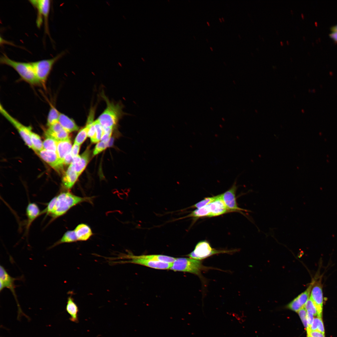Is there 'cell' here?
I'll return each mask as SVG.
<instances>
[{
  "label": "cell",
  "mask_w": 337,
  "mask_h": 337,
  "mask_svg": "<svg viewBox=\"0 0 337 337\" xmlns=\"http://www.w3.org/2000/svg\"><path fill=\"white\" fill-rule=\"evenodd\" d=\"M92 197H81L68 192H62L52 198L42 214L46 213L55 219L65 214L70 209L83 202L92 203Z\"/></svg>",
  "instance_id": "1"
},
{
  "label": "cell",
  "mask_w": 337,
  "mask_h": 337,
  "mask_svg": "<svg viewBox=\"0 0 337 337\" xmlns=\"http://www.w3.org/2000/svg\"><path fill=\"white\" fill-rule=\"evenodd\" d=\"M0 62L1 64L12 67L18 73L23 80L30 84L34 85H41L36 76L32 62H24L15 61L9 58L4 53H3L0 58Z\"/></svg>",
  "instance_id": "2"
},
{
  "label": "cell",
  "mask_w": 337,
  "mask_h": 337,
  "mask_svg": "<svg viewBox=\"0 0 337 337\" xmlns=\"http://www.w3.org/2000/svg\"><path fill=\"white\" fill-rule=\"evenodd\" d=\"M201 260L190 257L177 258L172 263L170 269L174 271L191 273L203 279L202 271L215 268L204 266Z\"/></svg>",
  "instance_id": "3"
},
{
  "label": "cell",
  "mask_w": 337,
  "mask_h": 337,
  "mask_svg": "<svg viewBox=\"0 0 337 337\" xmlns=\"http://www.w3.org/2000/svg\"><path fill=\"white\" fill-rule=\"evenodd\" d=\"M103 95L107 107L97 120L103 127L113 128L123 115L122 105L110 101L106 97Z\"/></svg>",
  "instance_id": "4"
},
{
  "label": "cell",
  "mask_w": 337,
  "mask_h": 337,
  "mask_svg": "<svg viewBox=\"0 0 337 337\" xmlns=\"http://www.w3.org/2000/svg\"><path fill=\"white\" fill-rule=\"evenodd\" d=\"M63 52L52 58L32 62L36 76L44 87L55 63L64 54Z\"/></svg>",
  "instance_id": "5"
},
{
  "label": "cell",
  "mask_w": 337,
  "mask_h": 337,
  "mask_svg": "<svg viewBox=\"0 0 337 337\" xmlns=\"http://www.w3.org/2000/svg\"><path fill=\"white\" fill-rule=\"evenodd\" d=\"M237 250H218L212 247L209 243L206 240L199 242L194 250L187 256L194 259L201 260L213 255L220 253L232 254Z\"/></svg>",
  "instance_id": "6"
},
{
  "label": "cell",
  "mask_w": 337,
  "mask_h": 337,
  "mask_svg": "<svg viewBox=\"0 0 337 337\" xmlns=\"http://www.w3.org/2000/svg\"><path fill=\"white\" fill-rule=\"evenodd\" d=\"M0 112L1 114L8 120L17 130L26 144L33 149L30 133L31 130L30 127H27L12 116L1 104Z\"/></svg>",
  "instance_id": "7"
},
{
  "label": "cell",
  "mask_w": 337,
  "mask_h": 337,
  "mask_svg": "<svg viewBox=\"0 0 337 337\" xmlns=\"http://www.w3.org/2000/svg\"><path fill=\"white\" fill-rule=\"evenodd\" d=\"M18 278L11 277L8 273L4 267L0 265V291L1 292L5 288H8L12 293L17 302L18 308V316L24 315L20 306L15 291V285L14 282Z\"/></svg>",
  "instance_id": "8"
},
{
  "label": "cell",
  "mask_w": 337,
  "mask_h": 337,
  "mask_svg": "<svg viewBox=\"0 0 337 337\" xmlns=\"http://www.w3.org/2000/svg\"><path fill=\"white\" fill-rule=\"evenodd\" d=\"M29 1L37 10V23L38 27H39L41 26L42 18H43L46 30L47 31L48 18L50 8L51 1L49 0H32Z\"/></svg>",
  "instance_id": "9"
},
{
  "label": "cell",
  "mask_w": 337,
  "mask_h": 337,
  "mask_svg": "<svg viewBox=\"0 0 337 337\" xmlns=\"http://www.w3.org/2000/svg\"><path fill=\"white\" fill-rule=\"evenodd\" d=\"M237 187L236 180L229 189L221 194L222 199L227 209L231 212L246 211L240 208L237 206L236 198V193Z\"/></svg>",
  "instance_id": "10"
},
{
  "label": "cell",
  "mask_w": 337,
  "mask_h": 337,
  "mask_svg": "<svg viewBox=\"0 0 337 337\" xmlns=\"http://www.w3.org/2000/svg\"><path fill=\"white\" fill-rule=\"evenodd\" d=\"M118 263H131L144 266L148 267L158 269H170L172 263L154 261L148 259L133 258L127 261H121L116 262Z\"/></svg>",
  "instance_id": "11"
},
{
  "label": "cell",
  "mask_w": 337,
  "mask_h": 337,
  "mask_svg": "<svg viewBox=\"0 0 337 337\" xmlns=\"http://www.w3.org/2000/svg\"><path fill=\"white\" fill-rule=\"evenodd\" d=\"M310 295V298L317 310V317L322 318L323 300L322 285L320 281L314 282Z\"/></svg>",
  "instance_id": "12"
},
{
  "label": "cell",
  "mask_w": 337,
  "mask_h": 337,
  "mask_svg": "<svg viewBox=\"0 0 337 337\" xmlns=\"http://www.w3.org/2000/svg\"><path fill=\"white\" fill-rule=\"evenodd\" d=\"M37 154L42 159L57 171L59 172L62 169L64 164L59 159L56 152L43 149Z\"/></svg>",
  "instance_id": "13"
},
{
  "label": "cell",
  "mask_w": 337,
  "mask_h": 337,
  "mask_svg": "<svg viewBox=\"0 0 337 337\" xmlns=\"http://www.w3.org/2000/svg\"><path fill=\"white\" fill-rule=\"evenodd\" d=\"M69 133L57 122L49 126L45 134L58 141L69 138Z\"/></svg>",
  "instance_id": "14"
},
{
  "label": "cell",
  "mask_w": 337,
  "mask_h": 337,
  "mask_svg": "<svg viewBox=\"0 0 337 337\" xmlns=\"http://www.w3.org/2000/svg\"><path fill=\"white\" fill-rule=\"evenodd\" d=\"M119 257L121 259H128L133 258H141L169 263H173L176 258L172 256L161 255L135 256L130 254L122 255Z\"/></svg>",
  "instance_id": "15"
},
{
  "label": "cell",
  "mask_w": 337,
  "mask_h": 337,
  "mask_svg": "<svg viewBox=\"0 0 337 337\" xmlns=\"http://www.w3.org/2000/svg\"><path fill=\"white\" fill-rule=\"evenodd\" d=\"M208 205L211 211V217L219 216L231 212L227 209L222 199L221 194H219L218 197L215 200L208 204Z\"/></svg>",
  "instance_id": "16"
},
{
  "label": "cell",
  "mask_w": 337,
  "mask_h": 337,
  "mask_svg": "<svg viewBox=\"0 0 337 337\" xmlns=\"http://www.w3.org/2000/svg\"><path fill=\"white\" fill-rule=\"evenodd\" d=\"M72 148V144L70 138L57 141L56 153L63 163L66 156L71 152Z\"/></svg>",
  "instance_id": "17"
},
{
  "label": "cell",
  "mask_w": 337,
  "mask_h": 337,
  "mask_svg": "<svg viewBox=\"0 0 337 337\" xmlns=\"http://www.w3.org/2000/svg\"><path fill=\"white\" fill-rule=\"evenodd\" d=\"M27 217L26 230L27 231L32 222L41 214L38 206L34 203H29L26 209Z\"/></svg>",
  "instance_id": "18"
},
{
  "label": "cell",
  "mask_w": 337,
  "mask_h": 337,
  "mask_svg": "<svg viewBox=\"0 0 337 337\" xmlns=\"http://www.w3.org/2000/svg\"><path fill=\"white\" fill-rule=\"evenodd\" d=\"M79 175L70 165L62 179V185L67 189L71 188Z\"/></svg>",
  "instance_id": "19"
},
{
  "label": "cell",
  "mask_w": 337,
  "mask_h": 337,
  "mask_svg": "<svg viewBox=\"0 0 337 337\" xmlns=\"http://www.w3.org/2000/svg\"><path fill=\"white\" fill-rule=\"evenodd\" d=\"M66 309V312L70 315V320L74 323H78V307L71 295L69 296L67 298Z\"/></svg>",
  "instance_id": "20"
},
{
  "label": "cell",
  "mask_w": 337,
  "mask_h": 337,
  "mask_svg": "<svg viewBox=\"0 0 337 337\" xmlns=\"http://www.w3.org/2000/svg\"><path fill=\"white\" fill-rule=\"evenodd\" d=\"M78 241H85L92 235V232L88 225L81 223L77 225L74 230Z\"/></svg>",
  "instance_id": "21"
},
{
  "label": "cell",
  "mask_w": 337,
  "mask_h": 337,
  "mask_svg": "<svg viewBox=\"0 0 337 337\" xmlns=\"http://www.w3.org/2000/svg\"><path fill=\"white\" fill-rule=\"evenodd\" d=\"M90 151L87 149L82 154L79 161L76 163L71 164L70 165L80 175L85 168L90 159Z\"/></svg>",
  "instance_id": "22"
},
{
  "label": "cell",
  "mask_w": 337,
  "mask_h": 337,
  "mask_svg": "<svg viewBox=\"0 0 337 337\" xmlns=\"http://www.w3.org/2000/svg\"><path fill=\"white\" fill-rule=\"evenodd\" d=\"M58 123L69 133L77 131L79 129V127L73 120L61 113H60Z\"/></svg>",
  "instance_id": "23"
},
{
  "label": "cell",
  "mask_w": 337,
  "mask_h": 337,
  "mask_svg": "<svg viewBox=\"0 0 337 337\" xmlns=\"http://www.w3.org/2000/svg\"><path fill=\"white\" fill-rule=\"evenodd\" d=\"M77 241L78 240L74 230L68 231L64 234L59 240L53 244L50 248H52L62 243H71Z\"/></svg>",
  "instance_id": "24"
},
{
  "label": "cell",
  "mask_w": 337,
  "mask_h": 337,
  "mask_svg": "<svg viewBox=\"0 0 337 337\" xmlns=\"http://www.w3.org/2000/svg\"><path fill=\"white\" fill-rule=\"evenodd\" d=\"M211 216L210 210L208 205H207L202 208H197L192 212L190 214L182 218L188 217H193L195 218L204 217H211Z\"/></svg>",
  "instance_id": "25"
},
{
  "label": "cell",
  "mask_w": 337,
  "mask_h": 337,
  "mask_svg": "<svg viewBox=\"0 0 337 337\" xmlns=\"http://www.w3.org/2000/svg\"><path fill=\"white\" fill-rule=\"evenodd\" d=\"M30 138L33 147V150L37 153L43 149V142L40 136L31 130L30 133Z\"/></svg>",
  "instance_id": "26"
},
{
  "label": "cell",
  "mask_w": 337,
  "mask_h": 337,
  "mask_svg": "<svg viewBox=\"0 0 337 337\" xmlns=\"http://www.w3.org/2000/svg\"><path fill=\"white\" fill-rule=\"evenodd\" d=\"M60 113L54 106L51 105L47 117V125L48 126L58 122Z\"/></svg>",
  "instance_id": "27"
},
{
  "label": "cell",
  "mask_w": 337,
  "mask_h": 337,
  "mask_svg": "<svg viewBox=\"0 0 337 337\" xmlns=\"http://www.w3.org/2000/svg\"><path fill=\"white\" fill-rule=\"evenodd\" d=\"M43 142V149L56 152L57 141L50 136L45 135Z\"/></svg>",
  "instance_id": "28"
},
{
  "label": "cell",
  "mask_w": 337,
  "mask_h": 337,
  "mask_svg": "<svg viewBox=\"0 0 337 337\" xmlns=\"http://www.w3.org/2000/svg\"><path fill=\"white\" fill-rule=\"evenodd\" d=\"M313 283L314 282H313L305 291L296 297L299 302L303 307H304L305 304L309 298L310 293Z\"/></svg>",
  "instance_id": "29"
},
{
  "label": "cell",
  "mask_w": 337,
  "mask_h": 337,
  "mask_svg": "<svg viewBox=\"0 0 337 337\" xmlns=\"http://www.w3.org/2000/svg\"><path fill=\"white\" fill-rule=\"evenodd\" d=\"M96 133L94 138L91 140L92 142L96 143L101 140L103 133V128L97 120L94 121Z\"/></svg>",
  "instance_id": "30"
},
{
  "label": "cell",
  "mask_w": 337,
  "mask_h": 337,
  "mask_svg": "<svg viewBox=\"0 0 337 337\" xmlns=\"http://www.w3.org/2000/svg\"><path fill=\"white\" fill-rule=\"evenodd\" d=\"M88 128L86 125L81 129L77 134L75 140V143L81 145L85 140L88 136Z\"/></svg>",
  "instance_id": "31"
},
{
  "label": "cell",
  "mask_w": 337,
  "mask_h": 337,
  "mask_svg": "<svg viewBox=\"0 0 337 337\" xmlns=\"http://www.w3.org/2000/svg\"><path fill=\"white\" fill-rule=\"evenodd\" d=\"M218 196V195L212 197H206L201 201L191 206L190 208H202L215 200Z\"/></svg>",
  "instance_id": "32"
},
{
  "label": "cell",
  "mask_w": 337,
  "mask_h": 337,
  "mask_svg": "<svg viewBox=\"0 0 337 337\" xmlns=\"http://www.w3.org/2000/svg\"><path fill=\"white\" fill-rule=\"evenodd\" d=\"M306 311L312 313L314 316L317 317L318 314L316 307L311 299L310 298L304 306Z\"/></svg>",
  "instance_id": "33"
},
{
  "label": "cell",
  "mask_w": 337,
  "mask_h": 337,
  "mask_svg": "<svg viewBox=\"0 0 337 337\" xmlns=\"http://www.w3.org/2000/svg\"><path fill=\"white\" fill-rule=\"evenodd\" d=\"M109 143H106L103 141L98 142L93 151L94 155L98 154L105 150L109 145Z\"/></svg>",
  "instance_id": "34"
},
{
  "label": "cell",
  "mask_w": 337,
  "mask_h": 337,
  "mask_svg": "<svg viewBox=\"0 0 337 337\" xmlns=\"http://www.w3.org/2000/svg\"><path fill=\"white\" fill-rule=\"evenodd\" d=\"M287 307L289 309L297 312L304 307L301 305L296 297L288 305Z\"/></svg>",
  "instance_id": "35"
},
{
  "label": "cell",
  "mask_w": 337,
  "mask_h": 337,
  "mask_svg": "<svg viewBox=\"0 0 337 337\" xmlns=\"http://www.w3.org/2000/svg\"><path fill=\"white\" fill-rule=\"evenodd\" d=\"M302 323L306 328L307 327V324L306 319L307 311L304 307L301 308L297 312Z\"/></svg>",
  "instance_id": "36"
},
{
  "label": "cell",
  "mask_w": 337,
  "mask_h": 337,
  "mask_svg": "<svg viewBox=\"0 0 337 337\" xmlns=\"http://www.w3.org/2000/svg\"><path fill=\"white\" fill-rule=\"evenodd\" d=\"M307 337H325L324 334L317 330L312 331L306 328Z\"/></svg>",
  "instance_id": "37"
},
{
  "label": "cell",
  "mask_w": 337,
  "mask_h": 337,
  "mask_svg": "<svg viewBox=\"0 0 337 337\" xmlns=\"http://www.w3.org/2000/svg\"><path fill=\"white\" fill-rule=\"evenodd\" d=\"M80 148V145L74 142L72 146L71 154L73 157L78 155Z\"/></svg>",
  "instance_id": "38"
},
{
  "label": "cell",
  "mask_w": 337,
  "mask_h": 337,
  "mask_svg": "<svg viewBox=\"0 0 337 337\" xmlns=\"http://www.w3.org/2000/svg\"><path fill=\"white\" fill-rule=\"evenodd\" d=\"M73 157L71 152L70 153L67 154L64 158L63 160V164L65 165H70L73 161Z\"/></svg>",
  "instance_id": "39"
},
{
  "label": "cell",
  "mask_w": 337,
  "mask_h": 337,
  "mask_svg": "<svg viewBox=\"0 0 337 337\" xmlns=\"http://www.w3.org/2000/svg\"><path fill=\"white\" fill-rule=\"evenodd\" d=\"M314 316L311 312L307 311L306 319L307 324V327H310L312 324Z\"/></svg>",
  "instance_id": "40"
},
{
  "label": "cell",
  "mask_w": 337,
  "mask_h": 337,
  "mask_svg": "<svg viewBox=\"0 0 337 337\" xmlns=\"http://www.w3.org/2000/svg\"><path fill=\"white\" fill-rule=\"evenodd\" d=\"M318 324V317H317L314 318L313 322L311 326L308 328L310 330L312 331L317 330Z\"/></svg>",
  "instance_id": "41"
},
{
  "label": "cell",
  "mask_w": 337,
  "mask_h": 337,
  "mask_svg": "<svg viewBox=\"0 0 337 337\" xmlns=\"http://www.w3.org/2000/svg\"><path fill=\"white\" fill-rule=\"evenodd\" d=\"M318 317V324L317 330L321 332V333L324 334V328L323 322L322 320V318L320 317Z\"/></svg>",
  "instance_id": "42"
},
{
  "label": "cell",
  "mask_w": 337,
  "mask_h": 337,
  "mask_svg": "<svg viewBox=\"0 0 337 337\" xmlns=\"http://www.w3.org/2000/svg\"><path fill=\"white\" fill-rule=\"evenodd\" d=\"M329 36L335 42H337V31L332 32L330 34Z\"/></svg>",
  "instance_id": "43"
},
{
  "label": "cell",
  "mask_w": 337,
  "mask_h": 337,
  "mask_svg": "<svg viewBox=\"0 0 337 337\" xmlns=\"http://www.w3.org/2000/svg\"><path fill=\"white\" fill-rule=\"evenodd\" d=\"M330 30L332 32L337 31V24L332 27Z\"/></svg>",
  "instance_id": "44"
},
{
  "label": "cell",
  "mask_w": 337,
  "mask_h": 337,
  "mask_svg": "<svg viewBox=\"0 0 337 337\" xmlns=\"http://www.w3.org/2000/svg\"><path fill=\"white\" fill-rule=\"evenodd\" d=\"M280 43L281 45H283V43L282 42H280Z\"/></svg>",
  "instance_id": "45"
},
{
  "label": "cell",
  "mask_w": 337,
  "mask_h": 337,
  "mask_svg": "<svg viewBox=\"0 0 337 337\" xmlns=\"http://www.w3.org/2000/svg\"><path fill=\"white\" fill-rule=\"evenodd\" d=\"M286 43H287V44H289V42H288V41H286Z\"/></svg>",
  "instance_id": "46"
},
{
  "label": "cell",
  "mask_w": 337,
  "mask_h": 337,
  "mask_svg": "<svg viewBox=\"0 0 337 337\" xmlns=\"http://www.w3.org/2000/svg\"><path fill=\"white\" fill-rule=\"evenodd\" d=\"M207 23L208 24V25H209V23H208V22H207Z\"/></svg>",
  "instance_id": "47"
},
{
  "label": "cell",
  "mask_w": 337,
  "mask_h": 337,
  "mask_svg": "<svg viewBox=\"0 0 337 337\" xmlns=\"http://www.w3.org/2000/svg\"><path fill=\"white\" fill-rule=\"evenodd\" d=\"M211 108V109L212 110H213V109H212V107H211V108Z\"/></svg>",
  "instance_id": "48"
},
{
  "label": "cell",
  "mask_w": 337,
  "mask_h": 337,
  "mask_svg": "<svg viewBox=\"0 0 337 337\" xmlns=\"http://www.w3.org/2000/svg\"><path fill=\"white\" fill-rule=\"evenodd\" d=\"M219 20H220V21H221V22H222V21L221 20V19H220V18H219Z\"/></svg>",
  "instance_id": "49"
},
{
  "label": "cell",
  "mask_w": 337,
  "mask_h": 337,
  "mask_svg": "<svg viewBox=\"0 0 337 337\" xmlns=\"http://www.w3.org/2000/svg\"><path fill=\"white\" fill-rule=\"evenodd\" d=\"M210 48L212 50V49L211 48V47H210Z\"/></svg>",
  "instance_id": "50"
},
{
  "label": "cell",
  "mask_w": 337,
  "mask_h": 337,
  "mask_svg": "<svg viewBox=\"0 0 337 337\" xmlns=\"http://www.w3.org/2000/svg\"><path fill=\"white\" fill-rule=\"evenodd\" d=\"M222 19L224 21V19L222 17Z\"/></svg>",
  "instance_id": "51"
}]
</instances>
